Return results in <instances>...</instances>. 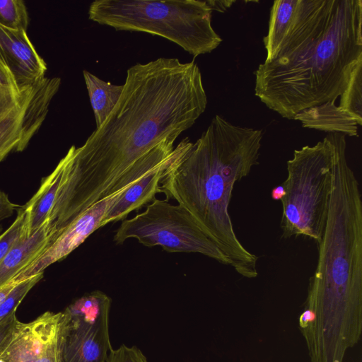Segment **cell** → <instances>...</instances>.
<instances>
[{
    "mask_svg": "<svg viewBox=\"0 0 362 362\" xmlns=\"http://www.w3.org/2000/svg\"><path fill=\"white\" fill-rule=\"evenodd\" d=\"M121 97L105 121L62 158L64 169L49 217L62 230L110 194L119 178L161 143L175 141L204 112L207 97L194 62L160 57L127 71Z\"/></svg>",
    "mask_w": 362,
    "mask_h": 362,
    "instance_id": "cell-1",
    "label": "cell"
},
{
    "mask_svg": "<svg viewBox=\"0 0 362 362\" xmlns=\"http://www.w3.org/2000/svg\"><path fill=\"white\" fill-rule=\"evenodd\" d=\"M361 60V0H298L273 59L254 72L255 93L293 119L303 110L334 103Z\"/></svg>",
    "mask_w": 362,
    "mask_h": 362,
    "instance_id": "cell-2",
    "label": "cell"
},
{
    "mask_svg": "<svg viewBox=\"0 0 362 362\" xmlns=\"http://www.w3.org/2000/svg\"><path fill=\"white\" fill-rule=\"evenodd\" d=\"M263 133L237 126L216 115L196 142L188 137L175 147L160 182L166 200L186 209L243 277L257 274L258 257L234 231L228 207L235 184L259 164Z\"/></svg>",
    "mask_w": 362,
    "mask_h": 362,
    "instance_id": "cell-3",
    "label": "cell"
},
{
    "mask_svg": "<svg viewBox=\"0 0 362 362\" xmlns=\"http://www.w3.org/2000/svg\"><path fill=\"white\" fill-rule=\"evenodd\" d=\"M346 148L345 135L337 133L328 214L305 303L313 325L326 332H340L361 321L362 201Z\"/></svg>",
    "mask_w": 362,
    "mask_h": 362,
    "instance_id": "cell-4",
    "label": "cell"
},
{
    "mask_svg": "<svg viewBox=\"0 0 362 362\" xmlns=\"http://www.w3.org/2000/svg\"><path fill=\"white\" fill-rule=\"evenodd\" d=\"M212 8L199 0H96L90 20L117 30L163 37L194 57L210 53L222 42L211 25Z\"/></svg>",
    "mask_w": 362,
    "mask_h": 362,
    "instance_id": "cell-5",
    "label": "cell"
},
{
    "mask_svg": "<svg viewBox=\"0 0 362 362\" xmlns=\"http://www.w3.org/2000/svg\"><path fill=\"white\" fill-rule=\"evenodd\" d=\"M336 132L313 146L295 150L282 183L281 228L285 238L305 236L320 243L326 225L332 187Z\"/></svg>",
    "mask_w": 362,
    "mask_h": 362,
    "instance_id": "cell-6",
    "label": "cell"
},
{
    "mask_svg": "<svg viewBox=\"0 0 362 362\" xmlns=\"http://www.w3.org/2000/svg\"><path fill=\"white\" fill-rule=\"evenodd\" d=\"M135 238L146 246H160L168 252H194L230 265L228 259L182 206L156 199L144 211L126 218L113 240L122 244Z\"/></svg>",
    "mask_w": 362,
    "mask_h": 362,
    "instance_id": "cell-7",
    "label": "cell"
},
{
    "mask_svg": "<svg viewBox=\"0 0 362 362\" xmlns=\"http://www.w3.org/2000/svg\"><path fill=\"white\" fill-rule=\"evenodd\" d=\"M111 302L107 294L97 290L66 308L64 362H106L112 349L109 334Z\"/></svg>",
    "mask_w": 362,
    "mask_h": 362,
    "instance_id": "cell-8",
    "label": "cell"
},
{
    "mask_svg": "<svg viewBox=\"0 0 362 362\" xmlns=\"http://www.w3.org/2000/svg\"><path fill=\"white\" fill-rule=\"evenodd\" d=\"M61 84L58 77H45L29 90L13 111L0 119V161L12 151H23L45 120Z\"/></svg>",
    "mask_w": 362,
    "mask_h": 362,
    "instance_id": "cell-9",
    "label": "cell"
},
{
    "mask_svg": "<svg viewBox=\"0 0 362 362\" xmlns=\"http://www.w3.org/2000/svg\"><path fill=\"white\" fill-rule=\"evenodd\" d=\"M132 185L97 202L69 224L54 240L13 279L23 281L43 273L49 265L65 258L99 228L109 206Z\"/></svg>",
    "mask_w": 362,
    "mask_h": 362,
    "instance_id": "cell-10",
    "label": "cell"
},
{
    "mask_svg": "<svg viewBox=\"0 0 362 362\" xmlns=\"http://www.w3.org/2000/svg\"><path fill=\"white\" fill-rule=\"evenodd\" d=\"M0 65L23 92L45 77L47 64L37 54L25 30L0 25Z\"/></svg>",
    "mask_w": 362,
    "mask_h": 362,
    "instance_id": "cell-11",
    "label": "cell"
},
{
    "mask_svg": "<svg viewBox=\"0 0 362 362\" xmlns=\"http://www.w3.org/2000/svg\"><path fill=\"white\" fill-rule=\"evenodd\" d=\"M63 313L47 312L29 323L19 322L0 362H33L44 342L57 329Z\"/></svg>",
    "mask_w": 362,
    "mask_h": 362,
    "instance_id": "cell-12",
    "label": "cell"
},
{
    "mask_svg": "<svg viewBox=\"0 0 362 362\" xmlns=\"http://www.w3.org/2000/svg\"><path fill=\"white\" fill-rule=\"evenodd\" d=\"M171 157L164 163L146 173L124 191L109 206L102 221V227L113 222L123 221L133 211H138L144 205L156 199V194L161 193L160 182Z\"/></svg>",
    "mask_w": 362,
    "mask_h": 362,
    "instance_id": "cell-13",
    "label": "cell"
},
{
    "mask_svg": "<svg viewBox=\"0 0 362 362\" xmlns=\"http://www.w3.org/2000/svg\"><path fill=\"white\" fill-rule=\"evenodd\" d=\"M49 220L30 236L23 237L0 262V287L30 264L52 241Z\"/></svg>",
    "mask_w": 362,
    "mask_h": 362,
    "instance_id": "cell-14",
    "label": "cell"
},
{
    "mask_svg": "<svg viewBox=\"0 0 362 362\" xmlns=\"http://www.w3.org/2000/svg\"><path fill=\"white\" fill-rule=\"evenodd\" d=\"M293 119L300 121L303 127L358 136L356 120L334 102L303 110L296 115Z\"/></svg>",
    "mask_w": 362,
    "mask_h": 362,
    "instance_id": "cell-15",
    "label": "cell"
},
{
    "mask_svg": "<svg viewBox=\"0 0 362 362\" xmlns=\"http://www.w3.org/2000/svg\"><path fill=\"white\" fill-rule=\"evenodd\" d=\"M63 169L64 162L61 159L37 192L23 206L26 213V236L31 235L49 220L57 199Z\"/></svg>",
    "mask_w": 362,
    "mask_h": 362,
    "instance_id": "cell-16",
    "label": "cell"
},
{
    "mask_svg": "<svg viewBox=\"0 0 362 362\" xmlns=\"http://www.w3.org/2000/svg\"><path fill=\"white\" fill-rule=\"evenodd\" d=\"M83 75L98 128L118 103L124 85L106 82L86 70L83 71Z\"/></svg>",
    "mask_w": 362,
    "mask_h": 362,
    "instance_id": "cell-17",
    "label": "cell"
},
{
    "mask_svg": "<svg viewBox=\"0 0 362 362\" xmlns=\"http://www.w3.org/2000/svg\"><path fill=\"white\" fill-rule=\"evenodd\" d=\"M298 0H276L269 14V30L263 37L267 51L265 62L273 59L284 39L297 6Z\"/></svg>",
    "mask_w": 362,
    "mask_h": 362,
    "instance_id": "cell-18",
    "label": "cell"
},
{
    "mask_svg": "<svg viewBox=\"0 0 362 362\" xmlns=\"http://www.w3.org/2000/svg\"><path fill=\"white\" fill-rule=\"evenodd\" d=\"M339 107L362 124V60L354 69L348 85L340 95Z\"/></svg>",
    "mask_w": 362,
    "mask_h": 362,
    "instance_id": "cell-19",
    "label": "cell"
},
{
    "mask_svg": "<svg viewBox=\"0 0 362 362\" xmlns=\"http://www.w3.org/2000/svg\"><path fill=\"white\" fill-rule=\"evenodd\" d=\"M30 88L21 92L11 74L0 65V119L6 117L21 104Z\"/></svg>",
    "mask_w": 362,
    "mask_h": 362,
    "instance_id": "cell-20",
    "label": "cell"
},
{
    "mask_svg": "<svg viewBox=\"0 0 362 362\" xmlns=\"http://www.w3.org/2000/svg\"><path fill=\"white\" fill-rule=\"evenodd\" d=\"M62 317L52 334L44 342L33 362H64V347L67 315L62 312Z\"/></svg>",
    "mask_w": 362,
    "mask_h": 362,
    "instance_id": "cell-21",
    "label": "cell"
},
{
    "mask_svg": "<svg viewBox=\"0 0 362 362\" xmlns=\"http://www.w3.org/2000/svg\"><path fill=\"white\" fill-rule=\"evenodd\" d=\"M29 17L22 0H0V25L13 30H25Z\"/></svg>",
    "mask_w": 362,
    "mask_h": 362,
    "instance_id": "cell-22",
    "label": "cell"
},
{
    "mask_svg": "<svg viewBox=\"0 0 362 362\" xmlns=\"http://www.w3.org/2000/svg\"><path fill=\"white\" fill-rule=\"evenodd\" d=\"M43 273L21 281L0 304V322L16 312L17 308L30 289L42 278Z\"/></svg>",
    "mask_w": 362,
    "mask_h": 362,
    "instance_id": "cell-23",
    "label": "cell"
},
{
    "mask_svg": "<svg viewBox=\"0 0 362 362\" xmlns=\"http://www.w3.org/2000/svg\"><path fill=\"white\" fill-rule=\"evenodd\" d=\"M26 213L23 206L18 209L16 219L12 224L0 235V262L12 247L25 235Z\"/></svg>",
    "mask_w": 362,
    "mask_h": 362,
    "instance_id": "cell-24",
    "label": "cell"
},
{
    "mask_svg": "<svg viewBox=\"0 0 362 362\" xmlns=\"http://www.w3.org/2000/svg\"><path fill=\"white\" fill-rule=\"evenodd\" d=\"M106 362H148V360L137 346L122 344L117 349L110 350Z\"/></svg>",
    "mask_w": 362,
    "mask_h": 362,
    "instance_id": "cell-25",
    "label": "cell"
},
{
    "mask_svg": "<svg viewBox=\"0 0 362 362\" xmlns=\"http://www.w3.org/2000/svg\"><path fill=\"white\" fill-rule=\"evenodd\" d=\"M19 322L16 313L0 322V356L13 339Z\"/></svg>",
    "mask_w": 362,
    "mask_h": 362,
    "instance_id": "cell-26",
    "label": "cell"
},
{
    "mask_svg": "<svg viewBox=\"0 0 362 362\" xmlns=\"http://www.w3.org/2000/svg\"><path fill=\"white\" fill-rule=\"evenodd\" d=\"M19 208L9 199L8 195L4 192L0 191V223L10 217L14 211L18 210Z\"/></svg>",
    "mask_w": 362,
    "mask_h": 362,
    "instance_id": "cell-27",
    "label": "cell"
},
{
    "mask_svg": "<svg viewBox=\"0 0 362 362\" xmlns=\"http://www.w3.org/2000/svg\"><path fill=\"white\" fill-rule=\"evenodd\" d=\"M21 281L12 279L0 287V304L6 299L11 291Z\"/></svg>",
    "mask_w": 362,
    "mask_h": 362,
    "instance_id": "cell-28",
    "label": "cell"
},
{
    "mask_svg": "<svg viewBox=\"0 0 362 362\" xmlns=\"http://www.w3.org/2000/svg\"><path fill=\"white\" fill-rule=\"evenodd\" d=\"M212 10H216L220 12L226 11L229 8L235 1H208Z\"/></svg>",
    "mask_w": 362,
    "mask_h": 362,
    "instance_id": "cell-29",
    "label": "cell"
},
{
    "mask_svg": "<svg viewBox=\"0 0 362 362\" xmlns=\"http://www.w3.org/2000/svg\"><path fill=\"white\" fill-rule=\"evenodd\" d=\"M286 195V190L284 185L276 186L272 189V199L274 201H281Z\"/></svg>",
    "mask_w": 362,
    "mask_h": 362,
    "instance_id": "cell-30",
    "label": "cell"
}]
</instances>
